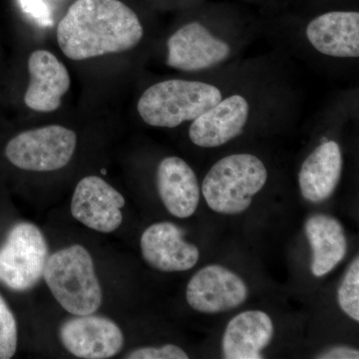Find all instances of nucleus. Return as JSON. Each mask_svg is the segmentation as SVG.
<instances>
[{"label": "nucleus", "mask_w": 359, "mask_h": 359, "mask_svg": "<svg viewBox=\"0 0 359 359\" xmlns=\"http://www.w3.org/2000/svg\"><path fill=\"white\" fill-rule=\"evenodd\" d=\"M143 34L137 14L120 0H76L57 27L61 50L76 61L130 50Z\"/></svg>", "instance_id": "1"}, {"label": "nucleus", "mask_w": 359, "mask_h": 359, "mask_svg": "<svg viewBox=\"0 0 359 359\" xmlns=\"http://www.w3.org/2000/svg\"><path fill=\"white\" fill-rule=\"evenodd\" d=\"M43 278L58 304L73 316L96 313L102 304L93 259L83 245H70L48 257Z\"/></svg>", "instance_id": "2"}, {"label": "nucleus", "mask_w": 359, "mask_h": 359, "mask_svg": "<svg viewBox=\"0 0 359 359\" xmlns=\"http://www.w3.org/2000/svg\"><path fill=\"white\" fill-rule=\"evenodd\" d=\"M268 180L264 163L256 156L235 154L217 162L203 182L202 192L212 211L244 212Z\"/></svg>", "instance_id": "3"}, {"label": "nucleus", "mask_w": 359, "mask_h": 359, "mask_svg": "<svg viewBox=\"0 0 359 359\" xmlns=\"http://www.w3.org/2000/svg\"><path fill=\"white\" fill-rule=\"evenodd\" d=\"M221 100V91L212 85L167 80L144 92L138 111L144 122L151 126L175 128L183 122L195 120Z\"/></svg>", "instance_id": "4"}, {"label": "nucleus", "mask_w": 359, "mask_h": 359, "mask_svg": "<svg viewBox=\"0 0 359 359\" xmlns=\"http://www.w3.org/2000/svg\"><path fill=\"white\" fill-rule=\"evenodd\" d=\"M48 245L36 224L22 222L0 248V283L14 292L32 290L43 276Z\"/></svg>", "instance_id": "5"}, {"label": "nucleus", "mask_w": 359, "mask_h": 359, "mask_svg": "<svg viewBox=\"0 0 359 359\" xmlns=\"http://www.w3.org/2000/svg\"><path fill=\"white\" fill-rule=\"evenodd\" d=\"M76 144L74 131L50 125L14 137L7 144L6 155L11 164L25 171H56L72 159Z\"/></svg>", "instance_id": "6"}, {"label": "nucleus", "mask_w": 359, "mask_h": 359, "mask_svg": "<svg viewBox=\"0 0 359 359\" xmlns=\"http://www.w3.org/2000/svg\"><path fill=\"white\" fill-rule=\"evenodd\" d=\"M249 290L244 280L219 264L201 269L191 278L186 290L189 306L202 313L231 311L247 301Z\"/></svg>", "instance_id": "7"}, {"label": "nucleus", "mask_w": 359, "mask_h": 359, "mask_svg": "<svg viewBox=\"0 0 359 359\" xmlns=\"http://www.w3.org/2000/svg\"><path fill=\"white\" fill-rule=\"evenodd\" d=\"M59 337L65 348L79 358H111L124 346V334L117 323L93 313L65 321Z\"/></svg>", "instance_id": "8"}, {"label": "nucleus", "mask_w": 359, "mask_h": 359, "mask_svg": "<svg viewBox=\"0 0 359 359\" xmlns=\"http://www.w3.org/2000/svg\"><path fill=\"white\" fill-rule=\"evenodd\" d=\"M124 197L97 176L80 180L71 201L73 218L100 233H113L121 226Z\"/></svg>", "instance_id": "9"}, {"label": "nucleus", "mask_w": 359, "mask_h": 359, "mask_svg": "<svg viewBox=\"0 0 359 359\" xmlns=\"http://www.w3.org/2000/svg\"><path fill=\"white\" fill-rule=\"evenodd\" d=\"M167 65L183 71L207 69L230 55V46L199 22L180 28L168 40Z\"/></svg>", "instance_id": "10"}, {"label": "nucleus", "mask_w": 359, "mask_h": 359, "mask_svg": "<svg viewBox=\"0 0 359 359\" xmlns=\"http://www.w3.org/2000/svg\"><path fill=\"white\" fill-rule=\"evenodd\" d=\"M140 245L146 263L158 271H189L199 261V249L186 242L184 231L170 222L148 226L142 235Z\"/></svg>", "instance_id": "11"}, {"label": "nucleus", "mask_w": 359, "mask_h": 359, "mask_svg": "<svg viewBox=\"0 0 359 359\" xmlns=\"http://www.w3.org/2000/svg\"><path fill=\"white\" fill-rule=\"evenodd\" d=\"M250 107L243 96L221 100L214 107L193 120L189 136L195 145L216 148L242 133L249 117Z\"/></svg>", "instance_id": "12"}, {"label": "nucleus", "mask_w": 359, "mask_h": 359, "mask_svg": "<svg viewBox=\"0 0 359 359\" xmlns=\"http://www.w3.org/2000/svg\"><path fill=\"white\" fill-rule=\"evenodd\" d=\"M30 83L26 90L25 102L37 112H53L61 98L69 90L70 76L65 65L47 50L33 52L28 60Z\"/></svg>", "instance_id": "13"}, {"label": "nucleus", "mask_w": 359, "mask_h": 359, "mask_svg": "<svg viewBox=\"0 0 359 359\" xmlns=\"http://www.w3.org/2000/svg\"><path fill=\"white\" fill-rule=\"evenodd\" d=\"M316 50L334 57L359 56V13L332 11L314 18L306 28Z\"/></svg>", "instance_id": "14"}, {"label": "nucleus", "mask_w": 359, "mask_h": 359, "mask_svg": "<svg viewBox=\"0 0 359 359\" xmlns=\"http://www.w3.org/2000/svg\"><path fill=\"white\" fill-rule=\"evenodd\" d=\"M157 186L163 204L176 218H190L197 210L200 203L197 177L181 158L168 157L161 161Z\"/></svg>", "instance_id": "15"}, {"label": "nucleus", "mask_w": 359, "mask_h": 359, "mask_svg": "<svg viewBox=\"0 0 359 359\" xmlns=\"http://www.w3.org/2000/svg\"><path fill=\"white\" fill-rule=\"evenodd\" d=\"M275 334L273 320L261 311H247L231 318L223 337V353L228 359L263 358L262 351Z\"/></svg>", "instance_id": "16"}, {"label": "nucleus", "mask_w": 359, "mask_h": 359, "mask_svg": "<svg viewBox=\"0 0 359 359\" xmlns=\"http://www.w3.org/2000/svg\"><path fill=\"white\" fill-rule=\"evenodd\" d=\"M342 157L339 144L327 141L306 158L299 174L302 197L318 204L332 197L341 176Z\"/></svg>", "instance_id": "17"}, {"label": "nucleus", "mask_w": 359, "mask_h": 359, "mask_svg": "<svg viewBox=\"0 0 359 359\" xmlns=\"http://www.w3.org/2000/svg\"><path fill=\"white\" fill-rule=\"evenodd\" d=\"M306 233L313 250L311 271L316 278H321L346 257V233L337 219L325 214L311 217L306 221Z\"/></svg>", "instance_id": "18"}, {"label": "nucleus", "mask_w": 359, "mask_h": 359, "mask_svg": "<svg viewBox=\"0 0 359 359\" xmlns=\"http://www.w3.org/2000/svg\"><path fill=\"white\" fill-rule=\"evenodd\" d=\"M339 304L344 313L359 321V259L358 257L351 262V266L342 280L339 292Z\"/></svg>", "instance_id": "19"}, {"label": "nucleus", "mask_w": 359, "mask_h": 359, "mask_svg": "<svg viewBox=\"0 0 359 359\" xmlns=\"http://www.w3.org/2000/svg\"><path fill=\"white\" fill-rule=\"evenodd\" d=\"M18 342V323L6 299L0 295V359L13 358Z\"/></svg>", "instance_id": "20"}, {"label": "nucleus", "mask_w": 359, "mask_h": 359, "mask_svg": "<svg viewBox=\"0 0 359 359\" xmlns=\"http://www.w3.org/2000/svg\"><path fill=\"white\" fill-rule=\"evenodd\" d=\"M127 359H187L188 354L180 346L166 344L161 347H142L127 354Z\"/></svg>", "instance_id": "21"}, {"label": "nucleus", "mask_w": 359, "mask_h": 359, "mask_svg": "<svg viewBox=\"0 0 359 359\" xmlns=\"http://www.w3.org/2000/svg\"><path fill=\"white\" fill-rule=\"evenodd\" d=\"M20 4L22 11L32 16L39 25H53L50 11L43 0H20Z\"/></svg>", "instance_id": "22"}, {"label": "nucleus", "mask_w": 359, "mask_h": 359, "mask_svg": "<svg viewBox=\"0 0 359 359\" xmlns=\"http://www.w3.org/2000/svg\"><path fill=\"white\" fill-rule=\"evenodd\" d=\"M323 359H353L359 358L358 351L351 347L340 346L330 349L318 356Z\"/></svg>", "instance_id": "23"}]
</instances>
